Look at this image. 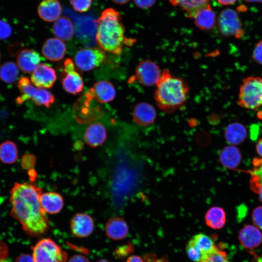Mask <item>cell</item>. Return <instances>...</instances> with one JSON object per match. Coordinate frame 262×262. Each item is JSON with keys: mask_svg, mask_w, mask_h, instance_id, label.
<instances>
[{"mask_svg": "<svg viewBox=\"0 0 262 262\" xmlns=\"http://www.w3.org/2000/svg\"><path fill=\"white\" fill-rule=\"evenodd\" d=\"M42 194L41 188L30 182H16L10 191L11 214L32 236L45 234L49 229L46 213L40 202Z\"/></svg>", "mask_w": 262, "mask_h": 262, "instance_id": "1", "label": "cell"}, {"mask_svg": "<svg viewBox=\"0 0 262 262\" xmlns=\"http://www.w3.org/2000/svg\"><path fill=\"white\" fill-rule=\"evenodd\" d=\"M96 39L100 49L120 55L125 42V29L118 12L113 8L104 10L96 22Z\"/></svg>", "mask_w": 262, "mask_h": 262, "instance_id": "2", "label": "cell"}, {"mask_svg": "<svg viewBox=\"0 0 262 262\" xmlns=\"http://www.w3.org/2000/svg\"><path fill=\"white\" fill-rule=\"evenodd\" d=\"M156 86L155 99L159 108L164 112L173 113L186 102L189 91L188 84L168 70L162 71Z\"/></svg>", "mask_w": 262, "mask_h": 262, "instance_id": "3", "label": "cell"}, {"mask_svg": "<svg viewBox=\"0 0 262 262\" xmlns=\"http://www.w3.org/2000/svg\"><path fill=\"white\" fill-rule=\"evenodd\" d=\"M237 103L244 108L255 110L262 106V78L249 76L240 85Z\"/></svg>", "mask_w": 262, "mask_h": 262, "instance_id": "4", "label": "cell"}, {"mask_svg": "<svg viewBox=\"0 0 262 262\" xmlns=\"http://www.w3.org/2000/svg\"><path fill=\"white\" fill-rule=\"evenodd\" d=\"M34 262H66L67 254L50 238H43L33 247Z\"/></svg>", "mask_w": 262, "mask_h": 262, "instance_id": "5", "label": "cell"}, {"mask_svg": "<svg viewBox=\"0 0 262 262\" xmlns=\"http://www.w3.org/2000/svg\"><path fill=\"white\" fill-rule=\"evenodd\" d=\"M217 24L220 33L224 36L241 39L245 34L241 20L233 9L222 11L218 16Z\"/></svg>", "mask_w": 262, "mask_h": 262, "instance_id": "6", "label": "cell"}, {"mask_svg": "<svg viewBox=\"0 0 262 262\" xmlns=\"http://www.w3.org/2000/svg\"><path fill=\"white\" fill-rule=\"evenodd\" d=\"M105 59V53L100 49L83 48L76 53L75 62L81 70L89 71L100 66Z\"/></svg>", "mask_w": 262, "mask_h": 262, "instance_id": "7", "label": "cell"}, {"mask_svg": "<svg viewBox=\"0 0 262 262\" xmlns=\"http://www.w3.org/2000/svg\"><path fill=\"white\" fill-rule=\"evenodd\" d=\"M75 68L71 59H65L63 67L65 76L62 79V85L66 92L73 95L81 92L84 85L83 79Z\"/></svg>", "mask_w": 262, "mask_h": 262, "instance_id": "8", "label": "cell"}, {"mask_svg": "<svg viewBox=\"0 0 262 262\" xmlns=\"http://www.w3.org/2000/svg\"><path fill=\"white\" fill-rule=\"evenodd\" d=\"M162 72L154 62L150 60H144L141 61L136 67L135 76L141 84L149 86L156 84Z\"/></svg>", "mask_w": 262, "mask_h": 262, "instance_id": "9", "label": "cell"}, {"mask_svg": "<svg viewBox=\"0 0 262 262\" xmlns=\"http://www.w3.org/2000/svg\"><path fill=\"white\" fill-rule=\"evenodd\" d=\"M91 100L95 99L100 103H106L114 99L116 91L111 82L102 80L96 82L84 95Z\"/></svg>", "mask_w": 262, "mask_h": 262, "instance_id": "10", "label": "cell"}, {"mask_svg": "<svg viewBox=\"0 0 262 262\" xmlns=\"http://www.w3.org/2000/svg\"><path fill=\"white\" fill-rule=\"evenodd\" d=\"M31 82L37 87L51 88L57 79L55 70L49 65L40 64L32 73Z\"/></svg>", "mask_w": 262, "mask_h": 262, "instance_id": "11", "label": "cell"}, {"mask_svg": "<svg viewBox=\"0 0 262 262\" xmlns=\"http://www.w3.org/2000/svg\"><path fill=\"white\" fill-rule=\"evenodd\" d=\"M70 227L74 236L84 238L89 236L93 231L94 222L89 215L84 213H77L71 219Z\"/></svg>", "mask_w": 262, "mask_h": 262, "instance_id": "12", "label": "cell"}, {"mask_svg": "<svg viewBox=\"0 0 262 262\" xmlns=\"http://www.w3.org/2000/svg\"><path fill=\"white\" fill-rule=\"evenodd\" d=\"M39 53L31 49H23L18 53L16 62L18 68L25 73L33 72L40 64Z\"/></svg>", "mask_w": 262, "mask_h": 262, "instance_id": "13", "label": "cell"}, {"mask_svg": "<svg viewBox=\"0 0 262 262\" xmlns=\"http://www.w3.org/2000/svg\"><path fill=\"white\" fill-rule=\"evenodd\" d=\"M66 51V47L62 40L57 38H50L44 42L42 53L48 60L56 62L62 60Z\"/></svg>", "mask_w": 262, "mask_h": 262, "instance_id": "14", "label": "cell"}, {"mask_svg": "<svg viewBox=\"0 0 262 262\" xmlns=\"http://www.w3.org/2000/svg\"><path fill=\"white\" fill-rule=\"evenodd\" d=\"M156 115L155 108L146 102L136 104L132 113L134 121L142 126H148L153 124L156 119Z\"/></svg>", "mask_w": 262, "mask_h": 262, "instance_id": "15", "label": "cell"}, {"mask_svg": "<svg viewBox=\"0 0 262 262\" xmlns=\"http://www.w3.org/2000/svg\"><path fill=\"white\" fill-rule=\"evenodd\" d=\"M83 138L90 147H96L102 145L107 138V132L104 125L99 122H94L86 128Z\"/></svg>", "mask_w": 262, "mask_h": 262, "instance_id": "16", "label": "cell"}, {"mask_svg": "<svg viewBox=\"0 0 262 262\" xmlns=\"http://www.w3.org/2000/svg\"><path fill=\"white\" fill-rule=\"evenodd\" d=\"M129 230L127 223L119 217L110 218L105 227L107 236L114 240H121L125 238L128 234Z\"/></svg>", "mask_w": 262, "mask_h": 262, "instance_id": "17", "label": "cell"}, {"mask_svg": "<svg viewBox=\"0 0 262 262\" xmlns=\"http://www.w3.org/2000/svg\"><path fill=\"white\" fill-rule=\"evenodd\" d=\"M37 13L44 21L53 22L60 17L62 6L58 0H43L38 6Z\"/></svg>", "mask_w": 262, "mask_h": 262, "instance_id": "18", "label": "cell"}, {"mask_svg": "<svg viewBox=\"0 0 262 262\" xmlns=\"http://www.w3.org/2000/svg\"><path fill=\"white\" fill-rule=\"evenodd\" d=\"M239 240L241 244L247 249L258 246L262 242V233L255 226L247 225L240 230Z\"/></svg>", "mask_w": 262, "mask_h": 262, "instance_id": "19", "label": "cell"}, {"mask_svg": "<svg viewBox=\"0 0 262 262\" xmlns=\"http://www.w3.org/2000/svg\"><path fill=\"white\" fill-rule=\"evenodd\" d=\"M40 202L44 211L49 214L59 213L64 206L62 196L56 192L42 193L40 197Z\"/></svg>", "mask_w": 262, "mask_h": 262, "instance_id": "20", "label": "cell"}, {"mask_svg": "<svg viewBox=\"0 0 262 262\" xmlns=\"http://www.w3.org/2000/svg\"><path fill=\"white\" fill-rule=\"evenodd\" d=\"M193 18L196 25L200 29H212L216 23V16L209 4L202 7L195 13Z\"/></svg>", "mask_w": 262, "mask_h": 262, "instance_id": "21", "label": "cell"}, {"mask_svg": "<svg viewBox=\"0 0 262 262\" xmlns=\"http://www.w3.org/2000/svg\"><path fill=\"white\" fill-rule=\"evenodd\" d=\"M52 33L57 38L68 41L72 38L74 33L73 24L69 18L60 17L53 25Z\"/></svg>", "mask_w": 262, "mask_h": 262, "instance_id": "22", "label": "cell"}, {"mask_svg": "<svg viewBox=\"0 0 262 262\" xmlns=\"http://www.w3.org/2000/svg\"><path fill=\"white\" fill-rule=\"evenodd\" d=\"M219 161L225 167L234 169L240 164L241 154L239 149L233 146L224 147L219 153Z\"/></svg>", "mask_w": 262, "mask_h": 262, "instance_id": "23", "label": "cell"}, {"mask_svg": "<svg viewBox=\"0 0 262 262\" xmlns=\"http://www.w3.org/2000/svg\"><path fill=\"white\" fill-rule=\"evenodd\" d=\"M224 136L229 144L238 145L246 139L247 136L246 129L241 123L233 122L227 127Z\"/></svg>", "mask_w": 262, "mask_h": 262, "instance_id": "24", "label": "cell"}, {"mask_svg": "<svg viewBox=\"0 0 262 262\" xmlns=\"http://www.w3.org/2000/svg\"><path fill=\"white\" fill-rule=\"evenodd\" d=\"M204 218L208 226L213 229H220L226 223V213L222 208L212 207L207 211Z\"/></svg>", "mask_w": 262, "mask_h": 262, "instance_id": "25", "label": "cell"}, {"mask_svg": "<svg viewBox=\"0 0 262 262\" xmlns=\"http://www.w3.org/2000/svg\"><path fill=\"white\" fill-rule=\"evenodd\" d=\"M189 241L203 255L205 259L208 255L217 248L213 239L202 233L196 234L189 240Z\"/></svg>", "mask_w": 262, "mask_h": 262, "instance_id": "26", "label": "cell"}, {"mask_svg": "<svg viewBox=\"0 0 262 262\" xmlns=\"http://www.w3.org/2000/svg\"><path fill=\"white\" fill-rule=\"evenodd\" d=\"M17 86L20 91V95L16 98V102L19 105L22 104L28 99H32L38 88L36 87L31 81L26 77H23L20 79Z\"/></svg>", "mask_w": 262, "mask_h": 262, "instance_id": "27", "label": "cell"}, {"mask_svg": "<svg viewBox=\"0 0 262 262\" xmlns=\"http://www.w3.org/2000/svg\"><path fill=\"white\" fill-rule=\"evenodd\" d=\"M174 6H178L185 11L189 17H194L196 12L209 4V0H169Z\"/></svg>", "mask_w": 262, "mask_h": 262, "instance_id": "28", "label": "cell"}, {"mask_svg": "<svg viewBox=\"0 0 262 262\" xmlns=\"http://www.w3.org/2000/svg\"><path fill=\"white\" fill-rule=\"evenodd\" d=\"M18 151L16 144L6 141L0 145V160L4 164H11L16 162Z\"/></svg>", "mask_w": 262, "mask_h": 262, "instance_id": "29", "label": "cell"}, {"mask_svg": "<svg viewBox=\"0 0 262 262\" xmlns=\"http://www.w3.org/2000/svg\"><path fill=\"white\" fill-rule=\"evenodd\" d=\"M18 68L17 65L13 62L4 63L0 67V79L5 83H13L19 75Z\"/></svg>", "mask_w": 262, "mask_h": 262, "instance_id": "30", "label": "cell"}, {"mask_svg": "<svg viewBox=\"0 0 262 262\" xmlns=\"http://www.w3.org/2000/svg\"><path fill=\"white\" fill-rule=\"evenodd\" d=\"M253 168L249 171L251 175L250 184L253 191L262 185V159L256 158L253 161Z\"/></svg>", "mask_w": 262, "mask_h": 262, "instance_id": "31", "label": "cell"}, {"mask_svg": "<svg viewBox=\"0 0 262 262\" xmlns=\"http://www.w3.org/2000/svg\"><path fill=\"white\" fill-rule=\"evenodd\" d=\"M32 100L38 106H44L47 108L50 106L55 100L54 95L49 90L39 88Z\"/></svg>", "mask_w": 262, "mask_h": 262, "instance_id": "32", "label": "cell"}, {"mask_svg": "<svg viewBox=\"0 0 262 262\" xmlns=\"http://www.w3.org/2000/svg\"><path fill=\"white\" fill-rule=\"evenodd\" d=\"M200 262H230L227 258L226 253L217 247L207 255L206 258Z\"/></svg>", "mask_w": 262, "mask_h": 262, "instance_id": "33", "label": "cell"}, {"mask_svg": "<svg viewBox=\"0 0 262 262\" xmlns=\"http://www.w3.org/2000/svg\"><path fill=\"white\" fill-rule=\"evenodd\" d=\"M186 252L189 258L194 262H200L205 259L203 255L195 248L189 241L186 246Z\"/></svg>", "mask_w": 262, "mask_h": 262, "instance_id": "34", "label": "cell"}, {"mask_svg": "<svg viewBox=\"0 0 262 262\" xmlns=\"http://www.w3.org/2000/svg\"><path fill=\"white\" fill-rule=\"evenodd\" d=\"M92 1V0H70L74 10L80 13L88 10L91 6Z\"/></svg>", "mask_w": 262, "mask_h": 262, "instance_id": "35", "label": "cell"}, {"mask_svg": "<svg viewBox=\"0 0 262 262\" xmlns=\"http://www.w3.org/2000/svg\"><path fill=\"white\" fill-rule=\"evenodd\" d=\"M133 250L134 247L132 244L128 243L118 247L114 251V255L118 259H123L131 254Z\"/></svg>", "mask_w": 262, "mask_h": 262, "instance_id": "36", "label": "cell"}, {"mask_svg": "<svg viewBox=\"0 0 262 262\" xmlns=\"http://www.w3.org/2000/svg\"><path fill=\"white\" fill-rule=\"evenodd\" d=\"M12 33V29L10 24L6 21L0 19V40H4L9 38Z\"/></svg>", "mask_w": 262, "mask_h": 262, "instance_id": "37", "label": "cell"}, {"mask_svg": "<svg viewBox=\"0 0 262 262\" xmlns=\"http://www.w3.org/2000/svg\"><path fill=\"white\" fill-rule=\"evenodd\" d=\"M35 158L32 154H26L23 156L21 159L22 167L26 170L32 169L34 165Z\"/></svg>", "mask_w": 262, "mask_h": 262, "instance_id": "38", "label": "cell"}, {"mask_svg": "<svg viewBox=\"0 0 262 262\" xmlns=\"http://www.w3.org/2000/svg\"><path fill=\"white\" fill-rule=\"evenodd\" d=\"M252 58L254 61L262 65V40L255 45L252 51Z\"/></svg>", "mask_w": 262, "mask_h": 262, "instance_id": "39", "label": "cell"}, {"mask_svg": "<svg viewBox=\"0 0 262 262\" xmlns=\"http://www.w3.org/2000/svg\"><path fill=\"white\" fill-rule=\"evenodd\" d=\"M252 218L255 225L262 229V206L257 207L253 210Z\"/></svg>", "mask_w": 262, "mask_h": 262, "instance_id": "40", "label": "cell"}, {"mask_svg": "<svg viewBox=\"0 0 262 262\" xmlns=\"http://www.w3.org/2000/svg\"><path fill=\"white\" fill-rule=\"evenodd\" d=\"M156 0H134L135 4L142 8H147L152 6Z\"/></svg>", "mask_w": 262, "mask_h": 262, "instance_id": "41", "label": "cell"}, {"mask_svg": "<svg viewBox=\"0 0 262 262\" xmlns=\"http://www.w3.org/2000/svg\"><path fill=\"white\" fill-rule=\"evenodd\" d=\"M8 254V248L6 245L0 241V261L5 259Z\"/></svg>", "mask_w": 262, "mask_h": 262, "instance_id": "42", "label": "cell"}, {"mask_svg": "<svg viewBox=\"0 0 262 262\" xmlns=\"http://www.w3.org/2000/svg\"><path fill=\"white\" fill-rule=\"evenodd\" d=\"M67 262H90V261L84 256L81 254H77L71 257Z\"/></svg>", "mask_w": 262, "mask_h": 262, "instance_id": "43", "label": "cell"}, {"mask_svg": "<svg viewBox=\"0 0 262 262\" xmlns=\"http://www.w3.org/2000/svg\"><path fill=\"white\" fill-rule=\"evenodd\" d=\"M15 262H34L33 258L28 254H24L19 256Z\"/></svg>", "mask_w": 262, "mask_h": 262, "instance_id": "44", "label": "cell"}, {"mask_svg": "<svg viewBox=\"0 0 262 262\" xmlns=\"http://www.w3.org/2000/svg\"><path fill=\"white\" fill-rule=\"evenodd\" d=\"M126 262H144V261L140 256L132 255L128 258Z\"/></svg>", "mask_w": 262, "mask_h": 262, "instance_id": "45", "label": "cell"}, {"mask_svg": "<svg viewBox=\"0 0 262 262\" xmlns=\"http://www.w3.org/2000/svg\"><path fill=\"white\" fill-rule=\"evenodd\" d=\"M217 1L222 4L225 5H231L234 3L237 0H217Z\"/></svg>", "mask_w": 262, "mask_h": 262, "instance_id": "46", "label": "cell"}, {"mask_svg": "<svg viewBox=\"0 0 262 262\" xmlns=\"http://www.w3.org/2000/svg\"><path fill=\"white\" fill-rule=\"evenodd\" d=\"M256 150L258 154L262 157V139H261L256 145Z\"/></svg>", "mask_w": 262, "mask_h": 262, "instance_id": "47", "label": "cell"}, {"mask_svg": "<svg viewBox=\"0 0 262 262\" xmlns=\"http://www.w3.org/2000/svg\"><path fill=\"white\" fill-rule=\"evenodd\" d=\"M253 191L259 195V198L262 202V185L258 187Z\"/></svg>", "mask_w": 262, "mask_h": 262, "instance_id": "48", "label": "cell"}, {"mask_svg": "<svg viewBox=\"0 0 262 262\" xmlns=\"http://www.w3.org/2000/svg\"><path fill=\"white\" fill-rule=\"evenodd\" d=\"M113 2L118 4H124L128 2L130 0H112Z\"/></svg>", "mask_w": 262, "mask_h": 262, "instance_id": "49", "label": "cell"}, {"mask_svg": "<svg viewBox=\"0 0 262 262\" xmlns=\"http://www.w3.org/2000/svg\"><path fill=\"white\" fill-rule=\"evenodd\" d=\"M247 2H261L262 3V0H244Z\"/></svg>", "mask_w": 262, "mask_h": 262, "instance_id": "50", "label": "cell"}, {"mask_svg": "<svg viewBox=\"0 0 262 262\" xmlns=\"http://www.w3.org/2000/svg\"><path fill=\"white\" fill-rule=\"evenodd\" d=\"M96 262H110L108 261L105 260V259H100L99 260L97 261Z\"/></svg>", "mask_w": 262, "mask_h": 262, "instance_id": "51", "label": "cell"}, {"mask_svg": "<svg viewBox=\"0 0 262 262\" xmlns=\"http://www.w3.org/2000/svg\"><path fill=\"white\" fill-rule=\"evenodd\" d=\"M156 262H167L164 259H160L157 260Z\"/></svg>", "mask_w": 262, "mask_h": 262, "instance_id": "52", "label": "cell"}, {"mask_svg": "<svg viewBox=\"0 0 262 262\" xmlns=\"http://www.w3.org/2000/svg\"><path fill=\"white\" fill-rule=\"evenodd\" d=\"M0 262H9V261L6 259H4V260H0Z\"/></svg>", "mask_w": 262, "mask_h": 262, "instance_id": "53", "label": "cell"}]
</instances>
